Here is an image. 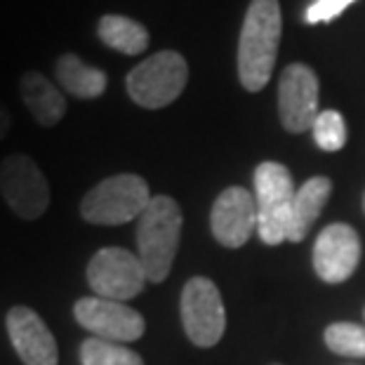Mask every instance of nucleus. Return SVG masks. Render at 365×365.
Returning a JSON list of instances; mask_svg holds the SVG:
<instances>
[{"label": "nucleus", "instance_id": "obj_7", "mask_svg": "<svg viewBox=\"0 0 365 365\" xmlns=\"http://www.w3.org/2000/svg\"><path fill=\"white\" fill-rule=\"evenodd\" d=\"M0 193L19 220L34 222L50 207V184L26 153H12L0 163Z\"/></svg>", "mask_w": 365, "mask_h": 365}, {"label": "nucleus", "instance_id": "obj_9", "mask_svg": "<svg viewBox=\"0 0 365 365\" xmlns=\"http://www.w3.org/2000/svg\"><path fill=\"white\" fill-rule=\"evenodd\" d=\"M73 316L81 328L92 332V337L130 344L144 335L146 321L137 309L125 302H113L104 297H83L73 304Z\"/></svg>", "mask_w": 365, "mask_h": 365}, {"label": "nucleus", "instance_id": "obj_13", "mask_svg": "<svg viewBox=\"0 0 365 365\" xmlns=\"http://www.w3.org/2000/svg\"><path fill=\"white\" fill-rule=\"evenodd\" d=\"M7 335L24 365H57V339L31 307H12L5 318Z\"/></svg>", "mask_w": 365, "mask_h": 365}, {"label": "nucleus", "instance_id": "obj_16", "mask_svg": "<svg viewBox=\"0 0 365 365\" xmlns=\"http://www.w3.org/2000/svg\"><path fill=\"white\" fill-rule=\"evenodd\" d=\"M54 76L68 95L78 99H97L106 92L108 78L102 68H95L73 52L61 54L54 64Z\"/></svg>", "mask_w": 365, "mask_h": 365}, {"label": "nucleus", "instance_id": "obj_23", "mask_svg": "<svg viewBox=\"0 0 365 365\" xmlns=\"http://www.w3.org/2000/svg\"><path fill=\"white\" fill-rule=\"evenodd\" d=\"M363 210H365V196H363Z\"/></svg>", "mask_w": 365, "mask_h": 365}, {"label": "nucleus", "instance_id": "obj_18", "mask_svg": "<svg viewBox=\"0 0 365 365\" xmlns=\"http://www.w3.org/2000/svg\"><path fill=\"white\" fill-rule=\"evenodd\" d=\"M81 365H144L142 356L132 349L99 337H88L81 344Z\"/></svg>", "mask_w": 365, "mask_h": 365}, {"label": "nucleus", "instance_id": "obj_10", "mask_svg": "<svg viewBox=\"0 0 365 365\" xmlns=\"http://www.w3.org/2000/svg\"><path fill=\"white\" fill-rule=\"evenodd\" d=\"M278 113L287 132L302 135L318 118V76L307 64H290L278 81Z\"/></svg>", "mask_w": 365, "mask_h": 365}, {"label": "nucleus", "instance_id": "obj_11", "mask_svg": "<svg viewBox=\"0 0 365 365\" xmlns=\"http://www.w3.org/2000/svg\"><path fill=\"white\" fill-rule=\"evenodd\" d=\"M210 229L224 247L245 245L257 231V203L243 186H229L217 196L210 212Z\"/></svg>", "mask_w": 365, "mask_h": 365}, {"label": "nucleus", "instance_id": "obj_12", "mask_svg": "<svg viewBox=\"0 0 365 365\" xmlns=\"http://www.w3.org/2000/svg\"><path fill=\"white\" fill-rule=\"evenodd\" d=\"M361 262L359 231L349 224H330L314 243V269L325 283H344Z\"/></svg>", "mask_w": 365, "mask_h": 365}, {"label": "nucleus", "instance_id": "obj_4", "mask_svg": "<svg viewBox=\"0 0 365 365\" xmlns=\"http://www.w3.org/2000/svg\"><path fill=\"white\" fill-rule=\"evenodd\" d=\"M189 83V64L180 52L163 50L151 54L128 73L130 99L142 108H165L182 95Z\"/></svg>", "mask_w": 365, "mask_h": 365}, {"label": "nucleus", "instance_id": "obj_19", "mask_svg": "<svg viewBox=\"0 0 365 365\" xmlns=\"http://www.w3.org/2000/svg\"><path fill=\"white\" fill-rule=\"evenodd\" d=\"M325 346L337 356L365 359V325L359 323H332L323 332Z\"/></svg>", "mask_w": 365, "mask_h": 365}, {"label": "nucleus", "instance_id": "obj_8", "mask_svg": "<svg viewBox=\"0 0 365 365\" xmlns=\"http://www.w3.org/2000/svg\"><path fill=\"white\" fill-rule=\"evenodd\" d=\"M146 271L135 252L125 247H102L88 264V283L95 297L128 302L144 292Z\"/></svg>", "mask_w": 365, "mask_h": 365}, {"label": "nucleus", "instance_id": "obj_14", "mask_svg": "<svg viewBox=\"0 0 365 365\" xmlns=\"http://www.w3.org/2000/svg\"><path fill=\"white\" fill-rule=\"evenodd\" d=\"M19 95L29 113L41 128H54L66 113V99L61 90L41 71H26L19 78Z\"/></svg>", "mask_w": 365, "mask_h": 365}, {"label": "nucleus", "instance_id": "obj_5", "mask_svg": "<svg viewBox=\"0 0 365 365\" xmlns=\"http://www.w3.org/2000/svg\"><path fill=\"white\" fill-rule=\"evenodd\" d=\"M294 182L281 163L267 160L255 170V203H257V236L267 245L287 240V227L294 203Z\"/></svg>", "mask_w": 365, "mask_h": 365}, {"label": "nucleus", "instance_id": "obj_6", "mask_svg": "<svg viewBox=\"0 0 365 365\" xmlns=\"http://www.w3.org/2000/svg\"><path fill=\"white\" fill-rule=\"evenodd\" d=\"M180 314L184 332L200 349L215 346L227 330V309H224L220 287L210 278L196 276L186 281L182 290Z\"/></svg>", "mask_w": 365, "mask_h": 365}, {"label": "nucleus", "instance_id": "obj_20", "mask_svg": "<svg viewBox=\"0 0 365 365\" xmlns=\"http://www.w3.org/2000/svg\"><path fill=\"white\" fill-rule=\"evenodd\" d=\"M314 139L323 151H339L346 144V123L339 111H321L314 123Z\"/></svg>", "mask_w": 365, "mask_h": 365}, {"label": "nucleus", "instance_id": "obj_1", "mask_svg": "<svg viewBox=\"0 0 365 365\" xmlns=\"http://www.w3.org/2000/svg\"><path fill=\"white\" fill-rule=\"evenodd\" d=\"M283 17L278 0H252L238 38V78L247 92H259L271 81Z\"/></svg>", "mask_w": 365, "mask_h": 365}, {"label": "nucleus", "instance_id": "obj_3", "mask_svg": "<svg viewBox=\"0 0 365 365\" xmlns=\"http://www.w3.org/2000/svg\"><path fill=\"white\" fill-rule=\"evenodd\" d=\"M151 198L144 177L132 173L113 175L85 193L81 200V217L97 227H120L139 220Z\"/></svg>", "mask_w": 365, "mask_h": 365}, {"label": "nucleus", "instance_id": "obj_21", "mask_svg": "<svg viewBox=\"0 0 365 365\" xmlns=\"http://www.w3.org/2000/svg\"><path fill=\"white\" fill-rule=\"evenodd\" d=\"M351 3L354 0H316L314 5H309L304 19H307V24H323V21H332V19H337Z\"/></svg>", "mask_w": 365, "mask_h": 365}, {"label": "nucleus", "instance_id": "obj_24", "mask_svg": "<svg viewBox=\"0 0 365 365\" xmlns=\"http://www.w3.org/2000/svg\"><path fill=\"white\" fill-rule=\"evenodd\" d=\"M363 316H365V309H363Z\"/></svg>", "mask_w": 365, "mask_h": 365}, {"label": "nucleus", "instance_id": "obj_15", "mask_svg": "<svg viewBox=\"0 0 365 365\" xmlns=\"http://www.w3.org/2000/svg\"><path fill=\"white\" fill-rule=\"evenodd\" d=\"M330 193H332V182L328 177H312V180L299 186V191L294 193L290 227H287V240L290 243H299V240L307 238L309 229L318 220V215L328 205Z\"/></svg>", "mask_w": 365, "mask_h": 365}, {"label": "nucleus", "instance_id": "obj_2", "mask_svg": "<svg viewBox=\"0 0 365 365\" xmlns=\"http://www.w3.org/2000/svg\"><path fill=\"white\" fill-rule=\"evenodd\" d=\"M182 207L170 196H153L139 215L135 243L137 257L151 283H163L173 271V262L180 247Z\"/></svg>", "mask_w": 365, "mask_h": 365}, {"label": "nucleus", "instance_id": "obj_17", "mask_svg": "<svg viewBox=\"0 0 365 365\" xmlns=\"http://www.w3.org/2000/svg\"><path fill=\"white\" fill-rule=\"evenodd\" d=\"M97 36L111 50L128 54V57H137V54L146 52L151 41L144 24L123 17V14H104L97 24Z\"/></svg>", "mask_w": 365, "mask_h": 365}, {"label": "nucleus", "instance_id": "obj_22", "mask_svg": "<svg viewBox=\"0 0 365 365\" xmlns=\"http://www.w3.org/2000/svg\"><path fill=\"white\" fill-rule=\"evenodd\" d=\"M10 125H12V115L5 108V104H0V142H3V139L7 137V132H10Z\"/></svg>", "mask_w": 365, "mask_h": 365}]
</instances>
